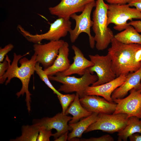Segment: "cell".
Listing matches in <instances>:
<instances>
[{
    "label": "cell",
    "instance_id": "6da1fadb",
    "mask_svg": "<svg viewBox=\"0 0 141 141\" xmlns=\"http://www.w3.org/2000/svg\"><path fill=\"white\" fill-rule=\"evenodd\" d=\"M111 43L108 53L111 57L112 69L116 77L127 75L141 67V44H124L114 38Z\"/></svg>",
    "mask_w": 141,
    "mask_h": 141
},
{
    "label": "cell",
    "instance_id": "7a4b0ae2",
    "mask_svg": "<svg viewBox=\"0 0 141 141\" xmlns=\"http://www.w3.org/2000/svg\"><path fill=\"white\" fill-rule=\"evenodd\" d=\"M29 54V52H28L22 55L14 53L11 63L10 64V59L8 69L3 75L0 77V83L2 84L5 81L6 85L9 83L13 78H17L20 80L22 84V87L16 95L19 97L25 94V101L28 112L31 111L32 95L29 90V85L31 77L35 72L36 65L37 63L34 54L30 59L24 57Z\"/></svg>",
    "mask_w": 141,
    "mask_h": 141
},
{
    "label": "cell",
    "instance_id": "3957f363",
    "mask_svg": "<svg viewBox=\"0 0 141 141\" xmlns=\"http://www.w3.org/2000/svg\"><path fill=\"white\" fill-rule=\"evenodd\" d=\"M96 3L93 13L92 29L95 34L96 48L98 50H102L108 47L114 35L107 24L108 4L104 0H96Z\"/></svg>",
    "mask_w": 141,
    "mask_h": 141
},
{
    "label": "cell",
    "instance_id": "277c9868",
    "mask_svg": "<svg viewBox=\"0 0 141 141\" xmlns=\"http://www.w3.org/2000/svg\"><path fill=\"white\" fill-rule=\"evenodd\" d=\"M55 75L49 76V78L50 80L62 84L58 90L59 91L66 93L76 92L78 93L80 98L85 95L84 92L86 89L98 79L97 75L91 74L88 68L84 74L79 78L74 76H63L58 73Z\"/></svg>",
    "mask_w": 141,
    "mask_h": 141
},
{
    "label": "cell",
    "instance_id": "5b68a950",
    "mask_svg": "<svg viewBox=\"0 0 141 141\" xmlns=\"http://www.w3.org/2000/svg\"><path fill=\"white\" fill-rule=\"evenodd\" d=\"M72 23L69 20L58 18L50 24L49 30L45 33L33 34L18 25V31L29 42L34 44L40 43L43 40L56 41L65 37L72 29Z\"/></svg>",
    "mask_w": 141,
    "mask_h": 141
},
{
    "label": "cell",
    "instance_id": "8992f818",
    "mask_svg": "<svg viewBox=\"0 0 141 141\" xmlns=\"http://www.w3.org/2000/svg\"><path fill=\"white\" fill-rule=\"evenodd\" d=\"M108 26L115 25L114 28L119 31H123L130 25L127 21L133 19L141 20V12L136 8H132L128 4H108L107 11Z\"/></svg>",
    "mask_w": 141,
    "mask_h": 141
},
{
    "label": "cell",
    "instance_id": "52a82bcc",
    "mask_svg": "<svg viewBox=\"0 0 141 141\" xmlns=\"http://www.w3.org/2000/svg\"><path fill=\"white\" fill-rule=\"evenodd\" d=\"M96 5V1L92 2L86 5L80 14L77 15L74 13L70 15V18L75 20L76 23L75 28L73 30L71 29L69 32L72 43L75 41L80 33H85L88 36L91 48H94L95 41L94 37L90 33V28L93 24V21L91 19V15L93 8Z\"/></svg>",
    "mask_w": 141,
    "mask_h": 141
},
{
    "label": "cell",
    "instance_id": "ba28073f",
    "mask_svg": "<svg viewBox=\"0 0 141 141\" xmlns=\"http://www.w3.org/2000/svg\"><path fill=\"white\" fill-rule=\"evenodd\" d=\"M128 118L127 115L125 114H99L96 121L85 132L100 130L111 133L119 132L125 127Z\"/></svg>",
    "mask_w": 141,
    "mask_h": 141
},
{
    "label": "cell",
    "instance_id": "9c48e42d",
    "mask_svg": "<svg viewBox=\"0 0 141 141\" xmlns=\"http://www.w3.org/2000/svg\"><path fill=\"white\" fill-rule=\"evenodd\" d=\"M89 56L93 64L88 69L92 74L95 72L98 78V80L91 86L102 85L111 81L116 77L112 69L111 57L108 53L105 55L97 54L94 55H90Z\"/></svg>",
    "mask_w": 141,
    "mask_h": 141
},
{
    "label": "cell",
    "instance_id": "30bf717a",
    "mask_svg": "<svg viewBox=\"0 0 141 141\" xmlns=\"http://www.w3.org/2000/svg\"><path fill=\"white\" fill-rule=\"evenodd\" d=\"M129 92L125 98L113 100L116 104L113 114H125L128 118L135 116L141 119V89L134 88Z\"/></svg>",
    "mask_w": 141,
    "mask_h": 141
},
{
    "label": "cell",
    "instance_id": "8fae6325",
    "mask_svg": "<svg viewBox=\"0 0 141 141\" xmlns=\"http://www.w3.org/2000/svg\"><path fill=\"white\" fill-rule=\"evenodd\" d=\"M64 41L62 40L50 41L44 44H34L33 45L34 54L37 62L46 68L54 63L58 54L61 47Z\"/></svg>",
    "mask_w": 141,
    "mask_h": 141
},
{
    "label": "cell",
    "instance_id": "7c38bea8",
    "mask_svg": "<svg viewBox=\"0 0 141 141\" xmlns=\"http://www.w3.org/2000/svg\"><path fill=\"white\" fill-rule=\"evenodd\" d=\"M72 119V117L63 114L62 112L58 113L52 117H44L40 119H34L33 124L40 128L51 130H56V132L52 134L54 140L62 134L72 130L68 123Z\"/></svg>",
    "mask_w": 141,
    "mask_h": 141
},
{
    "label": "cell",
    "instance_id": "4fadbf2b",
    "mask_svg": "<svg viewBox=\"0 0 141 141\" xmlns=\"http://www.w3.org/2000/svg\"><path fill=\"white\" fill-rule=\"evenodd\" d=\"M96 0H61L60 2L54 7L49 8L52 15L69 20L71 15L82 12L89 3Z\"/></svg>",
    "mask_w": 141,
    "mask_h": 141
},
{
    "label": "cell",
    "instance_id": "5bb4252c",
    "mask_svg": "<svg viewBox=\"0 0 141 141\" xmlns=\"http://www.w3.org/2000/svg\"><path fill=\"white\" fill-rule=\"evenodd\" d=\"M79 100L81 105L87 110L98 114H113L116 105L114 102H109L103 97L96 95H85Z\"/></svg>",
    "mask_w": 141,
    "mask_h": 141
},
{
    "label": "cell",
    "instance_id": "9a60e30c",
    "mask_svg": "<svg viewBox=\"0 0 141 141\" xmlns=\"http://www.w3.org/2000/svg\"><path fill=\"white\" fill-rule=\"evenodd\" d=\"M127 75H120L113 80L99 85L89 86L85 90V95L101 96L107 101L113 102L111 97L113 91L125 81Z\"/></svg>",
    "mask_w": 141,
    "mask_h": 141
},
{
    "label": "cell",
    "instance_id": "2e32d148",
    "mask_svg": "<svg viewBox=\"0 0 141 141\" xmlns=\"http://www.w3.org/2000/svg\"><path fill=\"white\" fill-rule=\"evenodd\" d=\"M72 48L74 54V56L73 58V63L70 64L67 69L58 73L63 76H69L74 74H77L81 76L84 74L87 69L93 65V63L84 57L81 51L77 46L73 45Z\"/></svg>",
    "mask_w": 141,
    "mask_h": 141
},
{
    "label": "cell",
    "instance_id": "e0dca14e",
    "mask_svg": "<svg viewBox=\"0 0 141 141\" xmlns=\"http://www.w3.org/2000/svg\"><path fill=\"white\" fill-rule=\"evenodd\" d=\"M141 67L137 71L127 75L124 83L113 92V100L124 98L128 92L134 88L141 89Z\"/></svg>",
    "mask_w": 141,
    "mask_h": 141
},
{
    "label": "cell",
    "instance_id": "ac0fdd59",
    "mask_svg": "<svg viewBox=\"0 0 141 141\" xmlns=\"http://www.w3.org/2000/svg\"><path fill=\"white\" fill-rule=\"evenodd\" d=\"M68 43L64 42L60 49L58 56L53 64L44 70L49 76L55 75L56 73L67 69L70 64L69 59V49Z\"/></svg>",
    "mask_w": 141,
    "mask_h": 141
},
{
    "label": "cell",
    "instance_id": "d6986e66",
    "mask_svg": "<svg viewBox=\"0 0 141 141\" xmlns=\"http://www.w3.org/2000/svg\"><path fill=\"white\" fill-rule=\"evenodd\" d=\"M98 114L93 113L91 115L79 121L69 124L72 131L68 135L67 140L70 141L75 138L81 137L83 133L85 132L88 127L96 121Z\"/></svg>",
    "mask_w": 141,
    "mask_h": 141
},
{
    "label": "cell",
    "instance_id": "ffe728a7",
    "mask_svg": "<svg viewBox=\"0 0 141 141\" xmlns=\"http://www.w3.org/2000/svg\"><path fill=\"white\" fill-rule=\"evenodd\" d=\"M79 96L76 93L75 99L68 108L65 113L67 115L70 114L73 116L72 119L69 122V124H72L78 122L81 119L91 115L92 113L87 110L81 104Z\"/></svg>",
    "mask_w": 141,
    "mask_h": 141
},
{
    "label": "cell",
    "instance_id": "44dd1931",
    "mask_svg": "<svg viewBox=\"0 0 141 141\" xmlns=\"http://www.w3.org/2000/svg\"><path fill=\"white\" fill-rule=\"evenodd\" d=\"M139 119L135 116L129 118L125 127L118 132V140L127 141L128 138L134 133H141V120Z\"/></svg>",
    "mask_w": 141,
    "mask_h": 141
},
{
    "label": "cell",
    "instance_id": "7402d4cb",
    "mask_svg": "<svg viewBox=\"0 0 141 141\" xmlns=\"http://www.w3.org/2000/svg\"><path fill=\"white\" fill-rule=\"evenodd\" d=\"M118 41L123 43L141 44V34L132 26L129 25L122 31L114 36Z\"/></svg>",
    "mask_w": 141,
    "mask_h": 141
},
{
    "label": "cell",
    "instance_id": "603a6c76",
    "mask_svg": "<svg viewBox=\"0 0 141 141\" xmlns=\"http://www.w3.org/2000/svg\"><path fill=\"white\" fill-rule=\"evenodd\" d=\"M40 128L33 124L31 125H24L21 128V135L15 139H12L13 141H36L39 134Z\"/></svg>",
    "mask_w": 141,
    "mask_h": 141
},
{
    "label": "cell",
    "instance_id": "cb8c5ba5",
    "mask_svg": "<svg viewBox=\"0 0 141 141\" xmlns=\"http://www.w3.org/2000/svg\"><path fill=\"white\" fill-rule=\"evenodd\" d=\"M35 72L39 76L40 79L43 81L53 91L54 93L57 95H61V93L57 90L53 86L50 81L49 76L43 70L40 66V64L37 62L36 65Z\"/></svg>",
    "mask_w": 141,
    "mask_h": 141
},
{
    "label": "cell",
    "instance_id": "d4e9b609",
    "mask_svg": "<svg viewBox=\"0 0 141 141\" xmlns=\"http://www.w3.org/2000/svg\"><path fill=\"white\" fill-rule=\"evenodd\" d=\"M57 96L62 108V112L65 114L68 107L74 101L75 94H63L61 93Z\"/></svg>",
    "mask_w": 141,
    "mask_h": 141
},
{
    "label": "cell",
    "instance_id": "484cf974",
    "mask_svg": "<svg viewBox=\"0 0 141 141\" xmlns=\"http://www.w3.org/2000/svg\"><path fill=\"white\" fill-rule=\"evenodd\" d=\"M51 130L41 128H40L37 141H49L50 138L52 136Z\"/></svg>",
    "mask_w": 141,
    "mask_h": 141
},
{
    "label": "cell",
    "instance_id": "4316f807",
    "mask_svg": "<svg viewBox=\"0 0 141 141\" xmlns=\"http://www.w3.org/2000/svg\"><path fill=\"white\" fill-rule=\"evenodd\" d=\"M84 141H113L114 139L110 135L106 134L99 137H92L89 139H80Z\"/></svg>",
    "mask_w": 141,
    "mask_h": 141
},
{
    "label": "cell",
    "instance_id": "83f0119b",
    "mask_svg": "<svg viewBox=\"0 0 141 141\" xmlns=\"http://www.w3.org/2000/svg\"><path fill=\"white\" fill-rule=\"evenodd\" d=\"M14 46L11 44L10 43L5 46L3 48H0V62L4 61L5 56L7 54L14 48Z\"/></svg>",
    "mask_w": 141,
    "mask_h": 141
},
{
    "label": "cell",
    "instance_id": "f1b7e54d",
    "mask_svg": "<svg viewBox=\"0 0 141 141\" xmlns=\"http://www.w3.org/2000/svg\"><path fill=\"white\" fill-rule=\"evenodd\" d=\"M9 60L8 55H7L5 60L0 62V77L3 75L8 69Z\"/></svg>",
    "mask_w": 141,
    "mask_h": 141
},
{
    "label": "cell",
    "instance_id": "f546056e",
    "mask_svg": "<svg viewBox=\"0 0 141 141\" xmlns=\"http://www.w3.org/2000/svg\"><path fill=\"white\" fill-rule=\"evenodd\" d=\"M127 4L130 7H134L141 12V0H132Z\"/></svg>",
    "mask_w": 141,
    "mask_h": 141
},
{
    "label": "cell",
    "instance_id": "4dcf8cb0",
    "mask_svg": "<svg viewBox=\"0 0 141 141\" xmlns=\"http://www.w3.org/2000/svg\"><path fill=\"white\" fill-rule=\"evenodd\" d=\"M128 24L133 26L139 33H141V20L132 21L128 22Z\"/></svg>",
    "mask_w": 141,
    "mask_h": 141
},
{
    "label": "cell",
    "instance_id": "1f68e13d",
    "mask_svg": "<svg viewBox=\"0 0 141 141\" xmlns=\"http://www.w3.org/2000/svg\"><path fill=\"white\" fill-rule=\"evenodd\" d=\"M109 4H124L128 3L132 0H105Z\"/></svg>",
    "mask_w": 141,
    "mask_h": 141
},
{
    "label": "cell",
    "instance_id": "d6a6232c",
    "mask_svg": "<svg viewBox=\"0 0 141 141\" xmlns=\"http://www.w3.org/2000/svg\"><path fill=\"white\" fill-rule=\"evenodd\" d=\"M139 133H134L128 137L131 141H141V134L140 135Z\"/></svg>",
    "mask_w": 141,
    "mask_h": 141
},
{
    "label": "cell",
    "instance_id": "836d02e7",
    "mask_svg": "<svg viewBox=\"0 0 141 141\" xmlns=\"http://www.w3.org/2000/svg\"><path fill=\"white\" fill-rule=\"evenodd\" d=\"M68 132L60 136L54 140L55 141H66L67 139Z\"/></svg>",
    "mask_w": 141,
    "mask_h": 141
}]
</instances>
